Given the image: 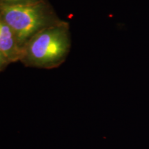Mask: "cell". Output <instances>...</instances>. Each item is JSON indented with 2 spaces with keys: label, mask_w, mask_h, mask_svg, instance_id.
I'll return each instance as SVG.
<instances>
[{
  "label": "cell",
  "mask_w": 149,
  "mask_h": 149,
  "mask_svg": "<svg viewBox=\"0 0 149 149\" xmlns=\"http://www.w3.org/2000/svg\"><path fill=\"white\" fill-rule=\"evenodd\" d=\"M70 48L69 26L65 22L46 28L29 41L22 60L40 68H53L64 61Z\"/></svg>",
  "instance_id": "6da1fadb"
},
{
  "label": "cell",
  "mask_w": 149,
  "mask_h": 149,
  "mask_svg": "<svg viewBox=\"0 0 149 149\" xmlns=\"http://www.w3.org/2000/svg\"><path fill=\"white\" fill-rule=\"evenodd\" d=\"M0 17L13 31L23 49L37 33L59 22L42 0L26 4L0 3Z\"/></svg>",
  "instance_id": "7a4b0ae2"
},
{
  "label": "cell",
  "mask_w": 149,
  "mask_h": 149,
  "mask_svg": "<svg viewBox=\"0 0 149 149\" xmlns=\"http://www.w3.org/2000/svg\"><path fill=\"white\" fill-rule=\"evenodd\" d=\"M0 51L10 62L22 60L24 49L19 44L13 31L0 17Z\"/></svg>",
  "instance_id": "3957f363"
},
{
  "label": "cell",
  "mask_w": 149,
  "mask_h": 149,
  "mask_svg": "<svg viewBox=\"0 0 149 149\" xmlns=\"http://www.w3.org/2000/svg\"><path fill=\"white\" fill-rule=\"evenodd\" d=\"M42 0H0V3L5 4H26L38 2Z\"/></svg>",
  "instance_id": "277c9868"
},
{
  "label": "cell",
  "mask_w": 149,
  "mask_h": 149,
  "mask_svg": "<svg viewBox=\"0 0 149 149\" xmlns=\"http://www.w3.org/2000/svg\"><path fill=\"white\" fill-rule=\"evenodd\" d=\"M9 63H10V61H8V59L0 51V70L2 69L3 67L8 64Z\"/></svg>",
  "instance_id": "5b68a950"
}]
</instances>
